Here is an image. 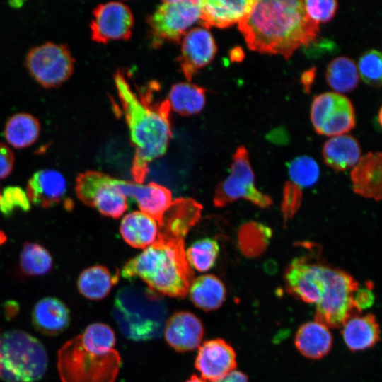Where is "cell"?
I'll use <instances>...</instances> for the list:
<instances>
[{
	"instance_id": "cell-44",
	"label": "cell",
	"mask_w": 382,
	"mask_h": 382,
	"mask_svg": "<svg viewBox=\"0 0 382 382\" xmlns=\"http://www.w3.org/2000/svg\"><path fill=\"white\" fill-rule=\"evenodd\" d=\"M216 382H248L247 376L241 371L233 370Z\"/></svg>"
},
{
	"instance_id": "cell-33",
	"label": "cell",
	"mask_w": 382,
	"mask_h": 382,
	"mask_svg": "<svg viewBox=\"0 0 382 382\" xmlns=\"http://www.w3.org/2000/svg\"><path fill=\"white\" fill-rule=\"evenodd\" d=\"M53 260L50 252L42 245L26 242L20 253V267L28 276H40L52 269Z\"/></svg>"
},
{
	"instance_id": "cell-21",
	"label": "cell",
	"mask_w": 382,
	"mask_h": 382,
	"mask_svg": "<svg viewBox=\"0 0 382 382\" xmlns=\"http://www.w3.org/2000/svg\"><path fill=\"white\" fill-rule=\"evenodd\" d=\"M382 156L381 152H369L361 156L351 171V181L355 193L379 201L381 199Z\"/></svg>"
},
{
	"instance_id": "cell-18",
	"label": "cell",
	"mask_w": 382,
	"mask_h": 382,
	"mask_svg": "<svg viewBox=\"0 0 382 382\" xmlns=\"http://www.w3.org/2000/svg\"><path fill=\"white\" fill-rule=\"evenodd\" d=\"M204 332L199 318L186 311L174 313L166 320L163 330L167 343L179 352H190L199 347Z\"/></svg>"
},
{
	"instance_id": "cell-10",
	"label": "cell",
	"mask_w": 382,
	"mask_h": 382,
	"mask_svg": "<svg viewBox=\"0 0 382 382\" xmlns=\"http://www.w3.org/2000/svg\"><path fill=\"white\" fill-rule=\"evenodd\" d=\"M199 21L200 1H163L149 18L151 42H178Z\"/></svg>"
},
{
	"instance_id": "cell-12",
	"label": "cell",
	"mask_w": 382,
	"mask_h": 382,
	"mask_svg": "<svg viewBox=\"0 0 382 382\" xmlns=\"http://www.w3.org/2000/svg\"><path fill=\"white\" fill-rule=\"evenodd\" d=\"M311 120L318 134L338 136L354 127V109L352 102L345 96L326 92L313 98Z\"/></svg>"
},
{
	"instance_id": "cell-11",
	"label": "cell",
	"mask_w": 382,
	"mask_h": 382,
	"mask_svg": "<svg viewBox=\"0 0 382 382\" xmlns=\"http://www.w3.org/2000/svg\"><path fill=\"white\" fill-rule=\"evenodd\" d=\"M115 179L97 170L81 173L76 178V195L83 204L102 215L119 218L127 210L128 203L127 197L116 187Z\"/></svg>"
},
{
	"instance_id": "cell-28",
	"label": "cell",
	"mask_w": 382,
	"mask_h": 382,
	"mask_svg": "<svg viewBox=\"0 0 382 382\" xmlns=\"http://www.w3.org/2000/svg\"><path fill=\"white\" fill-rule=\"evenodd\" d=\"M118 279V272L112 274L105 266L93 265L81 272L77 279V288L85 298L98 301L109 294Z\"/></svg>"
},
{
	"instance_id": "cell-27",
	"label": "cell",
	"mask_w": 382,
	"mask_h": 382,
	"mask_svg": "<svg viewBox=\"0 0 382 382\" xmlns=\"http://www.w3.org/2000/svg\"><path fill=\"white\" fill-rule=\"evenodd\" d=\"M120 231L122 238L129 245L145 249L156 241L158 226L150 216L134 211L123 217Z\"/></svg>"
},
{
	"instance_id": "cell-9",
	"label": "cell",
	"mask_w": 382,
	"mask_h": 382,
	"mask_svg": "<svg viewBox=\"0 0 382 382\" xmlns=\"http://www.w3.org/2000/svg\"><path fill=\"white\" fill-rule=\"evenodd\" d=\"M25 64L31 77L39 85L53 88L71 78L75 59L66 45L47 41L33 47L28 52Z\"/></svg>"
},
{
	"instance_id": "cell-22",
	"label": "cell",
	"mask_w": 382,
	"mask_h": 382,
	"mask_svg": "<svg viewBox=\"0 0 382 382\" xmlns=\"http://www.w3.org/2000/svg\"><path fill=\"white\" fill-rule=\"evenodd\" d=\"M255 0L200 1L202 24L226 28L241 22L250 12Z\"/></svg>"
},
{
	"instance_id": "cell-20",
	"label": "cell",
	"mask_w": 382,
	"mask_h": 382,
	"mask_svg": "<svg viewBox=\"0 0 382 382\" xmlns=\"http://www.w3.org/2000/svg\"><path fill=\"white\" fill-rule=\"evenodd\" d=\"M66 191V182L59 171L43 169L35 172L28 180L26 195L30 202L47 209L63 199Z\"/></svg>"
},
{
	"instance_id": "cell-42",
	"label": "cell",
	"mask_w": 382,
	"mask_h": 382,
	"mask_svg": "<svg viewBox=\"0 0 382 382\" xmlns=\"http://www.w3.org/2000/svg\"><path fill=\"white\" fill-rule=\"evenodd\" d=\"M354 301L361 311L370 307L374 301V295L371 287H359L354 294Z\"/></svg>"
},
{
	"instance_id": "cell-47",
	"label": "cell",
	"mask_w": 382,
	"mask_h": 382,
	"mask_svg": "<svg viewBox=\"0 0 382 382\" xmlns=\"http://www.w3.org/2000/svg\"><path fill=\"white\" fill-rule=\"evenodd\" d=\"M6 241V236L2 231H0V245L4 243Z\"/></svg>"
},
{
	"instance_id": "cell-3",
	"label": "cell",
	"mask_w": 382,
	"mask_h": 382,
	"mask_svg": "<svg viewBox=\"0 0 382 382\" xmlns=\"http://www.w3.org/2000/svg\"><path fill=\"white\" fill-rule=\"evenodd\" d=\"M121 275L128 280L139 278L161 295L181 299L188 294L195 279L186 259L184 240L161 236L128 260L122 268Z\"/></svg>"
},
{
	"instance_id": "cell-13",
	"label": "cell",
	"mask_w": 382,
	"mask_h": 382,
	"mask_svg": "<svg viewBox=\"0 0 382 382\" xmlns=\"http://www.w3.org/2000/svg\"><path fill=\"white\" fill-rule=\"evenodd\" d=\"M134 24L129 8L124 3L109 1L97 6L90 23L91 39L99 43L128 39Z\"/></svg>"
},
{
	"instance_id": "cell-29",
	"label": "cell",
	"mask_w": 382,
	"mask_h": 382,
	"mask_svg": "<svg viewBox=\"0 0 382 382\" xmlns=\"http://www.w3.org/2000/svg\"><path fill=\"white\" fill-rule=\"evenodd\" d=\"M188 293L196 307L208 312L222 306L226 299V289L219 277L214 274H204L193 280Z\"/></svg>"
},
{
	"instance_id": "cell-41",
	"label": "cell",
	"mask_w": 382,
	"mask_h": 382,
	"mask_svg": "<svg viewBox=\"0 0 382 382\" xmlns=\"http://www.w3.org/2000/svg\"><path fill=\"white\" fill-rule=\"evenodd\" d=\"M15 163L14 154L9 146L0 142V180L8 177Z\"/></svg>"
},
{
	"instance_id": "cell-14",
	"label": "cell",
	"mask_w": 382,
	"mask_h": 382,
	"mask_svg": "<svg viewBox=\"0 0 382 382\" xmlns=\"http://www.w3.org/2000/svg\"><path fill=\"white\" fill-rule=\"evenodd\" d=\"M288 291L297 299L316 304L320 299L324 286L323 264L306 256L291 260L284 272Z\"/></svg>"
},
{
	"instance_id": "cell-43",
	"label": "cell",
	"mask_w": 382,
	"mask_h": 382,
	"mask_svg": "<svg viewBox=\"0 0 382 382\" xmlns=\"http://www.w3.org/2000/svg\"><path fill=\"white\" fill-rule=\"evenodd\" d=\"M316 74V68L313 66L304 71L301 76V82L303 91L306 93L311 92V88L314 82Z\"/></svg>"
},
{
	"instance_id": "cell-31",
	"label": "cell",
	"mask_w": 382,
	"mask_h": 382,
	"mask_svg": "<svg viewBox=\"0 0 382 382\" xmlns=\"http://www.w3.org/2000/svg\"><path fill=\"white\" fill-rule=\"evenodd\" d=\"M170 108L182 115H191L199 112L206 102L205 90L190 82L173 85L167 99Z\"/></svg>"
},
{
	"instance_id": "cell-16",
	"label": "cell",
	"mask_w": 382,
	"mask_h": 382,
	"mask_svg": "<svg viewBox=\"0 0 382 382\" xmlns=\"http://www.w3.org/2000/svg\"><path fill=\"white\" fill-rule=\"evenodd\" d=\"M195 366L202 379L216 382L235 370L236 352L224 340L217 338L205 341L199 347Z\"/></svg>"
},
{
	"instance_id": "cell-7",
	"label": "cell",
	"mask_w": 382,
	"mask_h": 382,
	"mask_svg": "<svg viewBox=\"0 0 382 382\" xmlns=\"http://www.w3.org/2000/svg\"><path fill=\"white\" fill-rule=\"evenodd\" d=\"M324 286L316 305L315 320L328 328H340L351 317L361 314L354 301L359 284L348 272L323 265Z\"/></svg>"
},
{
	"instance_id": "cell-1",
	"label": "cell",
	"mask_w": 382,
	"mask_h": 382,
	"mask_svg": "<svg viewBox=\"0 0 382 382\" xmlns=\"http://www.w3.org/2000/svg\"><path fill=\"white\" fill-rule=\"evenodd\" d=\"M238 28L250 50L288 59L316 41L319 23L308 17L303 1L255 0Z\"/></svg>"
},
{
	"instance_id": "cell-48",
	"label": "cell",
	"mask_w": 382,
	"mask_h": 382,
	"mask_svg": "<svg viewBox=\"0 0 382 382\" xmlns=\"http://www.w3.org/2000/svg\"><path fill=\"white\" fill-rule=\"evenodd\" d=\"M378 115V121L379 125H381V108L379 109Z\"/></svg>"
},
{
	"instance_id": "cell-35",
	"label": "cell",
	"mask_w": 382,
	"mask_h": 382,
	"mask_svg": "<svg viewBox=\"0 0 382 382\" xmlns=\"http://www.w3.org/2000/svg\"><path fill=\"white\" fill-rule=\"evenodd\" d=\"M290 183L302 190L316 184L320 177V168L310 156H301L294 158L288 165Z\"/></svg>"
},
{
	"instance_id": "cell-45",
	"label": "cell",
	"mask_w": 382,
	"mask_h": 382,
	"mask_svg": "<svg viewBox=\"0 0 382 382\" xmlns=\"http://www.w3.org/2000/svg\"><path fill=\"white\" fill-rule=\"evenodd\" d=\"M245 57L243 50L240 47L233 48L230 52V58L232 62H241Z\"/></svg>"
},
{
	"instance_id": "cell-17",
	"label": "cell",
	"mask_w": 382,
	"mask_h": 382,
	"mask_svg": "<svg viewBox=\"0 0 382 382\" xmlns=\"http://www.w3.org/2000/svg\"><path fill=\"white\" fill-rule=\"evenodd\" d=\"M115 183L125 197L136 200L142 213L154 219L158 226L161 224L172 202L171 192L167 187L154 182L144 185L115 179Z\"/></svg>"
},
{
	"instance_id": "cell-30",
	"label": "cell",
	"mask_w": 382,
	"mask_h": 382,
	"mask_svg": "<svg viewBox=\"0 0 382 382\" xmlns=\"http://www.w3.org/2000/svg\"><path fill=\"white\" fill-rule=\"evenodd\" d=\"M40 131L41 124L37 117L28 112H18L6 120L4 136L10 146L23 149L36 141Z\"/></svg>"
},
{
	"instance_id": "cell-38",
	"label": "cell",
	"mask_w": 382,
	"mask_h": 382,
	"mask_svg": "<svg viewBox=\"0 0 382 382\" xmlns=\"http://www.w3.org/2000/svg\"><path fill=\"white\" fill-rule=\"evenodd\" d=\"M30 209V202L22 188L17 186L4 188L0 197V209L4 215H11L17 209L26 212Z\"/></svg>"
},
{
	"instance_id": "cell-39",
	"label": "cell",
	"mask_w": 382,
	"mask_h": 382,
	"mask_svg": "<svg viewBox=\"0 0 382 382\" xmlns=\"http://www.w3.org/2000/svg\"><path fill=\"white\" fill-rule=\"evenodd\" d=\"M303 2L307 15L318 23L331 21L338 7L335 0H307Z\"/></svg>"
},
{
	"instance_id": "cell-36",
	"label": "cell",
	"mask_w": 382,
	"mask_h": 382,
	"mask_svg": "<svg viewBox=\"0 0 382 382\" xmlns=\"http://www.w3.org/2000/svg\"><path fill=\"white\" fill-rule=\"evenodd\" d=\"M79 335L85 345L96 349L111 350L115 345V333L112 328L105 323L90 324Z\"/></svg>"
},
{
	"instance_id": "cell-8",
	"label": "cell",
	"mask_w": 382,
	"mask_h": 382,
	"mask_svg": "<svg viewBox=\"0 0 382 382\" xmlns=\"http://www.w3.org/2000/svg\"><path fill=\"white\" fill-rule=\"evenodd\" d=\"M255 181L248 151L245 146H240L233 155L228 175L215 189L214 206L224 207L239 199H244L258 207H269L272 204L271 197L260 191Z\"/></svg>"
},
{
	"instance_id": "cell-15",
	"label": "cell",
	"mask_w": 382,
	"mask_h": 382,
	"mask_svg": "<svg viewBox=\"0 0 382 382\" xmlns=\"http://www.w3.org/2000/svg\"><path fill=\"white\" fill-rule=\"evenodd\" d=\"M217 47L209 28L202 24L189 30L181 38L179 65L187 79L190 80L201 69L209 64Z\"/></svg>"
},
{
	"instance_id": "cell-4",
	"label": "cell",
	"mask_w": 382,
	"mask_h": 382,
	"mask_svg": "<svg viewBox=\"0 0 382 382\" xmlns=\"http://www.w3.org/2000/svg\"><path fill=\"white\" fill-rule=\"evenodd\" d=\"M167 314L163 295L148 286L139 285L120 288L112 310V318L120 332L134 341L160 337Z\"/></svg>"
},
{
	"instance_id": "cell-5",
	"label": "cell",
	"mask_w": 382,
	"mask_h": 382,
	"mask_svg": "<svg viewBox=\"0 0 382 382\" xmlns=\"http://www.w3.org/2000/svg\"><path fill=\"white\" fill-rule=\"evenodd\" d=\"M121 362L115 349L92 348L83 342L79 335L66 342L57 354L62 382H115Z\"/></svg>"
},
{
	"instance_id": "cell-46",
	"label": "cell",
	"mask_w": 382,
	"mask_h": 382,
	"mask_svg": "<svg viewBox=\"0 0 382 382\" xmlns=\"http://www.w3.org/2000/svg\"><path fill=\"white\" fill-rule=\"evenodd\" d=\"M185 382H207V381L199 378L197 375H192L190 379L186 381Z\"/></svg>"
},
{
	"instance_id": "cell-25",
	"label": "cell",
	"mask_w": 382,
	"mask_h": 382,
	"mask_svg": "<svg viewBox=\"0 0 382 382\" xmlns=\"http://www.w3.org/2000/svg\"><path fill=\"white\" fill-rule=\"evenodd\" d=\"M342 327L344 341L352 351L369 349L380 338L379 325L371 313L355 315L349 318Z\"/></svg>"
},
{
	"instance_id": "cell-2",
	"label": "cell",
	"mask_w": 382,
	"mask_h": 382,
	"mask_svg": "<svg viewBox=\"0 0 382 382\" xmlns=\"http://www.w3.org/2000/svg\"><path fill=\"white\" fill-rule=\"evenodd\" d=\"M114 81L134 148L130 173L134 183L143 184L149 163L167 150L171 137L170 105L167 100L156 103L150 95H137L121 71Z\"/></svg>"
},
{
	"instance_id": "cell-40",
	"label": "cell",
	"mask_w": 382,
	"mask_h": 382,
	"mask_svg": "<svg viewBox=\"0 0 382 382\" xmlns=\"http://www.w3.org/2000/svg\"><path fill=\"white\" fill-rule=\"evenodd\" d=\"M301 201V190L291 183H286L284 189L282 212L284 219L291 218L297 211Z\"/></svg>"
},
{
	"instance_id": "cell-32",
	"label": "cell",
	"mask_w": 382,
	"mask_h": 382,
	"mask_svg": "<svg viewBox=\"0 0 382 382\" xmlns=\"http://www.w3.org/2000/svg\"><path fill=\"white\" fill-rule=\"evenodd\" d=\"M325 77L330 87L339 93L352 91L359 81L355 62L347 57L332 59L327 67Z\"/></svg>"
},
{
	"instance_id": "cell-19",
	"label": "cell",
	"mask_w": 382,
	"mask_h": 382,
	"mask_svg": "<svg viewBox=\"0 0 382 382\" xmlns=\"http://www.w3.org/2000/svg\"><path fill=\"white\" fill-rule=\"evenodd\" d=\"M202 207L192 198H178L172 201L165 212L158 236L184 240L185 237L200 219Z\"/></svg>"
},
{
	"instance_id": "cell-49",
	"label": "cell",
	"mask_w": 382,
	"mask_h": 382,
	"mask_svg": "<svg viewBox=\"0 0 382 382\" xmlns=\"http://www.w3.org/2000/svg\"><path fill=\"white\" fill-rule=\"evenodd\" d=\"M0 197H1V193H0Z\"/></svg>"
},
{
	"instance_id": "cell-6",
	"label": "cell",
	"mask_w": 382,
	"mask_h": 382,
	"mask_svg": "<svg viewBox=\"0 0 382 382\" xmlns=\"http://www.w3.org/2000/svg\"><path fill=\"white\" fill-rule=\"evenodd\" d=\"M48 357L43 345L19 330L0 335V378L6 382H36L45 375Z\"/></svg>"
},
{
	"instance_id": "cell-26",
	"label": "cell",
	"mask_w": 382,
	"mask_h": 382,
	"mask_svg": "<svg viewBox=\"0 0 382 382\" xmlns=\"http://www.w3.org/2000/svg\"><path fill=\"white\" fill-rule=\"evenodd\" d=\"M361 152L357 140L347 134L331 137L323 144L322 149L325 163L336 171L354 167L361 158Z\"/></svg>"
},
{
	"instance_id": "cell-23",
	"label": "cell",
	"mask_w": 382,
	"mask_h": 382,
	"mask_svg": "<svg viewBox=\"0 0 382 382\" xmlns=\"http://www.w3.org/2000/svg\"><path fill=\"white\" fill-rule=\"evenodd\" d=\"M70 311L66 304L55 297L39 300L32 311V322L41 333L54 336L62 333L70 323Z\"/></svg>"
},
{
	"instance_id": "cell-34",
	"label": "cell",
	"mask_w": 382,
	"mask_h": 382,
	"mask_svg": "<svg viewBox=\"0 0 382 382\" xmlns=\"http://www.w3.org/2000/svg\"><path fill=\"white\" fill-rule=\"evenodd\" d=\"M219 253L216 239L204 238L194 242L187 250L185 256L190 267L199 272H206L215 264Z\"/></svg>"
},
{
	"instance_id": "cell-24",
	"label": "cell",
	"mask_w": 382,
	"mask_h": 382,
	"mask_svg": "<svg viewBox=\"0 0 382 382\" xmlns=\"http://www.w3.org/2000/svg\"><path fill=\"white\" fill-rule=\"evenodd\" d=\"M294 343L302 355L308 359H318L330 352L332 337L328 326L314 320L299 327L295 335Z\"/></svg>"
},
{
	"instance_id": "cell-37",
	"label": "cell",
	"mask_w": 382,
	"mask_h": 382,
	"mask_svg": "<svg viewBox=\"0 0 382 382\" xmlns=\"http://www.w3.org/2000/svg\"><path fill=\"white\" fill-rule=\"evenodd\" d=\"M359 71L362 80L368 85L380 87L381 85V54L376 50L364 52L359 61Z\"/></svg>"
}]
</instances>
